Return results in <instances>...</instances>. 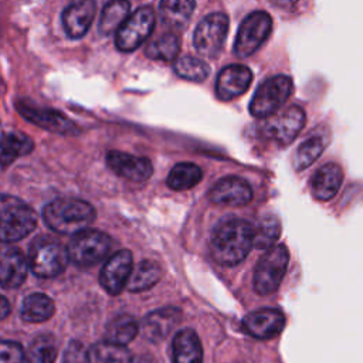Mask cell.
Here are the masks:
<instances>
[{
  "instance_id": "7402d4cb",
  "label": "cell",
  "mask_w": 363,
  "mask_h": 363,
  "mask_svg": "<svg viewBox=\"0 0 363 363\" xmlns=\"http://www.w3.org/2000/svg\"><path fill=\"white\" fill-rule=\"evenodd\" d=\"M173 363H203V347L193 329H182L173 339Z\"/></svg>"
},
{
  "instance_id": "cb8c5ba5",
  "label": "cell",
  "mask_w": 363,
  "mask_h": 363,
  "mask_svg": "<svg viewBox=\"0 0 363 363\" xmlns=\"http://www.w3.org/2000/svg\"><path fill=\"white\" fill-rule=\"evenodd\" d=\"M196 0H160L159 14L163 24L172 28H182L191 17Z\"/></svg>"
},
{
  "instance_id": "8992f818",
  "label": "cell",
  "mask_w": 363,
  "mask_h": 363,
  "mask_svg": "<svg viewBox=\"0 0 363 363\" xmlns=\"http://www.w3.org/2000/svg\"><path fill=\"white\" fill-rule=\"evenodd\" d=\"M112 240L108 234L94 228H84L72 234L67 247L69 259L79 267H91L102 261L109 252Z\"/></svg>"
},
{
  "instance_id": "f35d334b",
  "label": "cell",
  "mask_w": 363,
  "mask_h": 363,
  "mask_svg": "<svg viewBox=\"0 0 363 363\" xmlns=\"http://www.w3.org/2000/svg\"><path fill=\"white\" fill-rule=\"evenodd\" d=\"M10 313V303L9 301L0 295V320L4 319Z\"/></svg>"
},
{
  "instance_id": "ffe728a7",
  "label": "cell",
  "mask_w": 363,
  "mask_h": 363,
  "mask_svg": "<svg viewBox=\"0 0 363 363\" xmlns=\"http://www.w3.org/2000/svg\"><path fill=\"white\" fill-rule=\"evenodd\" d=\"M182 311L174 306H166L150 312L142 323V333L150 342L163 340L179 323Z\"/></svg>"
},
{
  "instance_id": "836d02e7",
  "label": "cell",
  "mask_w": 363,
  "mask_h": 363,
  "mask_svg": "<svg viewBox=\"0 0 363 363\" xmlns=\"http://www.w3.org/2000/svg\"><path fill=\"white\" fill-rule=\"evenodd\" d=\"M325 143L320 136H312L299 145L294 155L295 170H303L309 167L323 152Z\"/></svg>"
},
{
  "instance_id": "7c38bea8",
  "label": "cell",
  "mask_w": 363,
  "mask_h": 363,
  "mask_svg": "<svg viewBox=\"0 0 363 363\" xmlns=\"http://www.w3.org/2000/svg\"><path fill=\"white\" fill-rule=\"evenodd\" d=\"M306 122L305 111L299 106H289L282 113L271 116L265 126L264 133L267 138L275 140L279 145L291 143L302 130Z\"/></svg>"
},
{
  "instance_id": "d4e9b609",
  "label": "cell",
  "mask_w": 363,
  "mask_h": 363,
  "mask_svg": "<svg viewBox=\"0 0 363 363\" xmlns=\"http://www.w3.org/2000/svg\"><path fill=\"white\" fill-rule=\"evenodd\" d=\"M34 149V142L24 133L10 132L0 139V167H6L17 157L28 155Z\"/></svg>"
},
{
  "instance_id": "d6a6232c",
  "label": "cell",
  "mask_w": 363,
  "mask_h": 363,
  "mask_svg": "<svg viewBox=\"0 0 363 363\" xmlns=\"http://www.w3.org/2000/svg\"><path fill=\"white\" fill-rule=\"evenodd\" d=\"M174 72L187 81L193 82H203L208 74L210 68L207 62L201 58L191 57V55H183L179 57L174 62Z\"/></svg>"
},
{
  "instance_id": "484cf974",
  "label": "cell",
  "mask_w": 363,
  "mask_h": 363,
  "mask_svg": "<svg viewBox=\"0 0 363 363\" xmlns=\"http://www.w3.org/2000/svg\"><path fill=\"white\" fill-rule=\"evenodd\" d=\"M130 14V3L129 0H109L101 13L98 31L102 35H109L116 33L121 24Z\"/></svg>"
},
{
  "instance_id": "d590c367",
  "label": "cell",
  "mask_w": 363,
  "mask_h": 363,
  "mask_svg": "<svg viewBox=\"0 0 363 363\" xmlns=\"http://www.w3.org/2000/svg\"><path fill=\"white\" fill-rule=\"evenodd\" d=\"M24 350L20 343L0 340V363H23Z\"/></svg>"
},
{
  "instance_id": "8fae6325",
  "label": "cell",
  "mask_w": 363,
  "mask_h": 363,
  "mask_svg": "<svg viewBox=\"0 0 363 363\" xmlns=\"http://www.w3.org/2000/svg\"><path fill=\"white\" fill-rule=\"evenodd\" d=\"M16 108L24 119L45 130L60 135H78L79 132L78 126L60 111L37 106L34 104H28L27 101H18Z\"/></svg>"
},
{
  "instance_id": "603a6c76",
  "label": "cell",
  "mask_w": 363,
  "mask_h": 363,
  "mask_svg": "<svg viewBox=\"0 0 363 363\" xmlns=\"http://www.w3.org/2000/svg\"><path fill=\"white\" fill-rule=\"evenodd\" d=\"M55 312L54 301L45 294H30L24 298L21 305V318L30 323H40L48 320Z\"/></svg>"
},
{
  "instance_id": "d6986e66",
  "label": "cell",
  "mask_w": 363,
  "mask_h": 363,
  "mask_svg": "<svg viewBox=\"0 0 363 363\" xmlns=\"http://www.w3.org/2000/svg\"><path fill=\"white\" fill-rule=\"evenodd\" d=\"M95 0H74L62 11V27L68 37L79 38L86 34L95 17Z\"/></svg>"
},
{
  "instance_id": "83f0119b",
  "label": "cell",
  "mask_w": 363,
  "mask_h": 363,
  "mask_svg": "<svg viewBox=\"0 0 363 363\" xmlns=\"http://www.w3.org/2000/svg\"><path fill=\"white\" fill-rule=\"evenodd\" d=\"M88 363H130V354L122 345L109 340L98 342L86 353Z\"/></svg>"
},
{
  "instance_id": "e575fe53",
  "label": "cell",
  "mask_w": 363,
  "mask_h": 363,
  "mask_svg": "<svg viewBox=\"0 0 363 363\" xmlns=\"http://www.w3.org/2000/svg\"><path fill=\"white\" fill-rule=\"evenodd\" d=\"M252 234L257 248H269L279 237V223L275 217L267 216L257 225H252Z\"/></svg>"
},
{
  "instance_id": "5bb4252c",
  "label": "cell",
  "mask_w": 363,
  "mask_h": 363,
  "mask_svg": "<svg viewBox=\"0 0 363 363\" xmlns=\"http://www.w3.org/2000/svg\"><path fill=\"white\" fill-rule=\"evenodd\" d=\"M28 259L23 251L11 244L0 245V286L4 289L18 288L27 277Z\"/></svg>"
},
{
  "instance_id": "9a60e30c",
  "label": "cell",
  "mask_w": 363,
  "mask_h": 363,
  "mask_svg": "<svg viewBox=\"0 0 363 363\" xmlns=\"http://www.w3.org/2000/svg\"><path fill=\"white\" fill-rule=\"evenodd\" d=\"M106 164L118 176L136 183L147 180L153 173L152 162L147 157H140L119 150H111L106 155Z\"/></svg>"
},
{
  "instance_id": "30bf717a",
  "label": "cell",
  "mask_w": 363,
  "mask_h": 363,
  "mask_svg": "<svg viewBox=\"0 0 363 363\" xmlns=\"http://www.w3.org/2000/svg\"><path fill=\"white\" fill-rule=\"evenodd\" d=\"M228 24V16L221 11L206 16L194 30L193 45L196 51L201 57H217L227 38Z\"/></svg>"
},
{
  "instance_id": "7a4b0ae2",
  "label": "cell",
  "mask_w": 363,
  "mask_h": 363,
  "mask_svg": "<svg viewBox=\"0 0 363 363\" xmlns=\"http://www.w3.org/2000/svg\"><path fill=\"white\" fill-rule=\"evenodd\" d=\"M43 217L50 230L72 235L94 221L95 210L85 200L57 199L44 207Z\"/></svg>"
},
{
  "instance_id": "52a82bcc",
  "label": "cell",
  "mask_w": 363,
  "mask_h": 363,
  "mask_svg": "<svg viewBox=\"0 0 363 363\" xmlns=\"http://www.w3.org/2000/svg\"><path fill=\"white\" fill-rule=\"evenodd\" d=\"M289 262V252L285 245L274 244L259 258L254 271V289L259 295H269L275 292L286 272Z\"/></svg>"
},
{
  "instance_id": "ac0fdd59",
  "label": "cell",
  "mask_w": 363,
  "mask_h": 363,
  "mask_svg": "<svg viewBox=\"0 0 363 363\" xmlns=\"http://www.w3.org/2000/svg\"><path fill=\"white\" fill-rule=\"evenodd\" d=\"M285 325V318L281 311L265 308L248 313L242 319L244 330L257 339H269L278 335Z\"/></svg>"
},
{
  "instance_id": "e0dca14e",
  "label": "cell",
  "mask_w": 363,
  "mask_h": 363,
  "mask_svg": "<svg viewBox=\"0 0 363 363\" xmlns=\"http://www.w3.org/2000/svg\"><path fill=\"white\" fill-rule=\"evenodd\" d=\"M208 199L220 206H244L252 199L251 186L241 177L228 176L220 179L208 191Z\"/></svg>"
},
{
  "instance_id": "4fadbf2b",
  "label": "cell",
  "mask_w": 363,
  "mask_h": 363,
  "mask_svg": "<svg viewBox=\"0 0 363 363\" xmlns=\"http://www.w3.org/2000/svg\"><path fill=\"white\" fill-rule=\"evenodd\" d=\"M133 268V258L129 250H119L104 264L99 282L109 295H118L126 286Z\"/></svg>"
},
{
  "instance_id": "ab89813d",
  "label": "cell",
  "mask_w": 363,
  "mask_h": 363,
  "mask_svg": "<svg viewBox=\"0 0 363 363\" xmlns=\"http://www.w3.org/2000/svg\"><path fill=\"white\" fill-rule=\"evenodd\" d=\"M272 4L279 6V7H289L292 4H295L298 0H269Z\"/></svg>"
},
{
  "instance_id": "2e32d148",
  "label": "cell",
  "mask_w": 363,
  "mask_h": 363,
  "mask_svg": "<svg viewBox=\"0 0 363 363\" xmlns=\"http://www.w3.org/2000/svg\"><path fill=\"white\" fill-rule=\"evenodd\" d=\"M252 72L248 67L233 64L224 67L216 81V94L218 99L227 102L242 95L251 85Z\"/></svg>"
},
{
  "instance_id": "f546056e",
  "label": "cell",
  "mask_w": 363,
  "mask_h": 363,
  "mask_svg": "<svg viewBox=\"0 0 363 363\" xmlns=\"http://www.w3.org/2000/svg\"><path fill=\"white\" fill-rule=\"evenodd\" d=\"M138 332H139V325L136 319L130 315L123 313V315H118L111 320V323L106 326L105 337L112 343L125 346L135 339Z\"/></svg>"
},
{
  "instance_id": "74e56055",
  "label": "cell",
  "mask_w": 363,
  "mask_h": 363,
  "mask_svg": "<svg viewBox=\"0 0 363 363\" xmlns=\"http://www.w3.org/2000/svg\"><path fill=\"white\" fill-rule=\"evenodd\" d=\"M130 363H159L157 359L152 354H139L130 359Z\"/></svg>"
},
{
  "instance_id": "44dd1931",
  "label": "cell",
  "mask_w": 363,
  "mask_h": 363,
  "mask_svg": "<svg viewBox=\"0 0 363 363\" xmlns=\"http://www.w3.org/2000/svg\"><path fill=\"white\" fill-rule=\"evenodd\" d=\"M343 180V172L336 163H326L319 167L311 180V193L319 201L330 200Z\"/></svg>"
},
{
  "instance_id": "3957f363",
  "label": "cell",
  "mask_w": 363,
  "mask_h": 363,
  "mask_svg": "<svg viewBox=\"0 0 363 363\" xmlns=\"http://www.w3.org/2000/svg\"><path fill=\"white\" fill-rule=\"evenodd\" d=\"M37 225L34 210L23 200L0 194V244H11L27 237Z\"/></svg>"
},
{
  "instance_id": "8d00e7d4",
  "label": "cell",
  "mask_w": 363,
  "mask_h": 363,
  "mask_svg": "<svg viewBox=\"0 0 363 363\" xmlns=\"http://www.w3.org/2000/svg\"><path fill=\"white\" fill-rule=\"evenodd\" d=\"M86 362V353L81 343L72 342L64 353V363H84Z\"/></svg>"
},
{
  "instance_id": "5b68a950",
  "label": "cell",
  "mask_w": 363,
  "mask_h": 363,
  "mask_svg": "<svg viewBox=\"0 0 363 363\" xmlns=\"http://www.w3.org/2000/svg\"><path fill=\"white\" fill-rule=\"evenodd\" d=\"M292 88L294 84L288 75H274L265 79L251 98L250 113L258 119L272 116L291 96Z\"/></svg>"
},
{
  "instance_id": "ba28073f",
  "label": "cell",
  "mask_w": 363,
  "mask_h": 363,
  "mask_svg": "<svg viewBox=\"0 0 363 363\" xmlns=\"http://www.w3.org/2000/svg\"><path fill=\"white\" fill-rule=\"evenodd\" d=\"M156 14L152 7L143 6L132 11L115 33V44L119 51L130 52L140 47L152 34Z\"/></svg>"
},
{
  "instance_id": "6da1fadb",
  "label": "cell",
  "mask_w": 363,
  "mask_h": 363,
  "mask_svg": "<svg viewBox=\"0 0 363 363\" xmlns=\"http://www.w3.org/2000/svg\"><path fill=\"white\" fill-rule=\"evenodd\" d=\"M254 247L252 224L241 218L218 223L210 238V252L214 261L233 267L240 264Z\"/></svg>"
},
{
  "instance_id": "9c48e42d",
  "label": "cell",
  "mask_w": 363,
  "mask_h": 363,
  "mask_svg": "<svg viewBox=\"0 0 363 363\" xmlns=\"http://www.w3.org/2000/svg\"><path fill=\"white\" fill-rule=\"evenodd\" d=\"M272 30V18L267 11L258 10L250 13L237 31L234 52L240 58L254 54L268 38Z\"/></svg>"
},
{
  "instance_id": "1f68e13d",
  "label": "cell",
  "mask_w": 363,
  "mask_h": 363,
  "mask_svg": "<svg viewBox=\"0 0 363 363\" xmlns=\"http://www.w3.org/2000/svg\"><path fill=\"white\" fill-rule=\"evenodd\" d=\"M179 50H180L179 37L173 33H167L150 41L145 48V54L152 60L173 61L177 57Z\"/></svg>"
},
{
  "instance_id": "4dcf8cb0",
  "label": "cell",
  "mask_w": 363,
  "mask_h": 363,
  "mask_svg": "<svg viewBox=\"0 0 363 363\" xmlns=\"http://www.w3.org/2000/svg\"><path fill=\"white\" fill-rule=\"evenodd\" d=\"M57 357V342L48 333L34 337L24 353L26 363H54Z\"/></svg>"
},
{
  "instance_id": "277c9868",
  "label": "cell",
  "mask_w": 363,
  "mask_h": 363,
  "mask_svg": "<svg viewBox=\"0 0 363 363\" xmlns=\"http://www.w3.org/2000/svg\"><path fill=\"white\" fill-rule=\"evenodd\" d=\"M28 267L40 278H54L68 265L67 247L50 237L35 238L28 251Z\"/></svg>"
},
{
  "instance_id": "f1b7e54d",
  "label": "cell",
  "mask_w": 363,
  "mask_h": 363,
  "mask_svg": "<svg viewBox=\"0 0 363 363\" xmlns=\"http://www.w3.org/2000/svg\"><path fill=\"white\" fill-rule=\"evenodd\" d=\"M203 177V172L201 169L190 162H182L177 163L176 166H173V169L170 170L169 176H167V186L172 190H187L194 187Z\"/></svg>"
},
{
  "instance_id": "4316f807",
  "label": "cell",
  "mask_w": 363,
  "mask_h": 363,
  "mask_svg": "<svg viewBox=\"0 0 363 363\" xmlns=\"http://www.w3.org/2000/svg\"><path fill=\"white\" fill-rule=\"evenodd\" d=\"M160 277L162 269L159 264L150 259H145L140 261L135 268H132V272L126 282V288L130 292H142L156 285Z\"/></svg>"
}]
</instances>
